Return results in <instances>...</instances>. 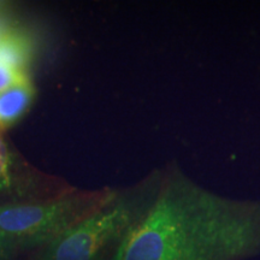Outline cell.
<instances>
[{
	"label": "cell",
	"mask_w": 260,
	"mask_h": 260,
	"mask_svg": "<svg viewBox=\"0 0 260 260\" xmlns=\"http://www.w3.org/2000/svg\"><path fill=\"white\" fill-rule=\"evenodd\" d=\"M260 255V200L198 183L176 161L154 171L145 210L112 260H251Z\"/></svg>",
	"instance_id": "obj_1"
},
{
	"label": "cell",
	"mask_w": 260,
	"mask_h": 260,
	"mask_svg": "<svg viewBox=\"0 0 260 260\" xmlns=\"http://www.w3.org/2000/svg\"><path fill=\"white\" fill-rule=\"evenodd\" d=\"M154 186V171L138 186L117 190L96 212L48 243L41 260H112L142 211Z\"/></svg>",
	"instance_id": "obj_2"
},
{
	"label": "cell",
	"mask_w": 260,
	"mask_h": 260,
	"mask_svg": "<svg viewBox=\"0 0 260 260\" xmlns=\"http://www.w3.org/2000/svg\"><path fill=\"white\" fill-rule=\"evenodd\" d=\"M116 191L105 188L46 203L0 205V233L18 247L48 245L105 206Z\"/></svg>",
	"instance_id": "obj_3"
},
{
	"label": "cell",
	"mask_w": 260,
	"mask_h": 260,
	"mask_svg": "<svg viewBox=\"0 0 260 260\" xmlns=\"http://www.w3.org/2000/svg\"><path fill=\"white\" fill-rule=\"evenodd\" d=\"M34 53V40L27 31L6 27L0 32V65L27 73Z\"/></svg>",
	"instance_id": "obj_4"
},
{
	"label": "cell",
	"mask_w": 260,
	"mask_h": 260,
	"mask_svg": "<svg viewBox=\"0 0 260 260\" xmlns=\"http://www.w3.org/2000/svg\"><path fill=\"white\" fill-rule=\"evenodd\" d=\"M35 98V88L30 80L0 93V130L16 124L30 109Z\"/></svg>",
	"instance_id": "obj_5"
},
{
	"label": "cell",
	"mask_w": 260,
	"mask_h": 260,
	"mask_svg": "<svg viewBox=\"0 0 260 260\" xmlns=\"http://www.w3.org/2000/svg\"><path fill=\"white\" fill-rule=\"evenodd\" d=\"M28 79L27 73L11 69L5 65H0V93L5 92L11 87L17 86Z\"/></svg>",
	"instance_id": "obj_6"
},
{
	"label": "cell",
	"mask_w": 260,
	"mask_h": 260,
	"mask_svg": "<svg viewBox=\"0 0 260 260\" xmlns=\"http://www.w3.org/2000/svg\"><path fill=\"white\" fill-rule=\"evenodd\" d=\"M11 184L10 175V153L4 140L0 138V190L6 189Z\"/></svg>",
	"instance_id": "obj_7"
},
{
	"label": "cell",
	"mask_w": 260,
	"mask_h": 260,
	"mask_svg": "<svg viewBox=\"0 0 260 260\" xmlns=\"http://www.w3.org/2000/svg\"><path fill=\"white\" fill-rule=\"evenodd\" d=\"M18 248V245L5 234L0 233V260H9Z\"/></svg>",
	"instance_id": "obj_8"
}]
</instances>
